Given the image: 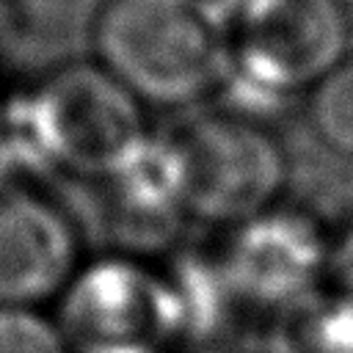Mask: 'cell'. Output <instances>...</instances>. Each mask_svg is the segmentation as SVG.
I'll list each match as a JSON object with an SVG mask.
<instances>
[{
  "instance_id": "13",
  "label": "cell",
  "mask_w": 353,
  "mask_h": 353,
  "mask_svg": "<svg viewBox=\"0 0 353 353\" xmlns=\"http://www.w3.org/2000/svg\"><path fill=\"white\" fill-rule=\"evenodd\" d=\"M0 130H3V110H0Z\"/></svg>"
},
{
  "instance_id": "12",
  "label": "cell",
  "mask_w": 353,
  "mask_h": 353,
  "mask_svg": "<svg viewBox=\"0 0 353 353\" xmlns=\"http://www.w3.org/2000/svg\"><path fill=\"white\" fill-rule=\"evenodd\" d=\"M212 3L226 14V19L234 25V30H240L279 0H212Z\"/></svg>"
},
{
  "instance_id": "11",
  "label": "cell",
  "mask_w": 353,
  "mask_h": 353,
  "mask_svg": "<svg viewBox=\"0 0 353 353\" xmlns=\"http://www.w3.org/2000/svg\"><path fill=\"white\" fill-rule=\"evenodd\" d=\"M328 284L342 295L353 298V215L331 226V254H328Z\"/></svg>"
},
{
  "instance_id": "2",
  "label": "cell",
  "mask_w": 353,
  "mask_h": 353,
  "mask_svg": "<svg viewBox=\"0 0 353 353\" xmlns=\"http://www.w3.org/2000/svg\"><path fill=\"white\" fill-rule=\"evenodd\" d=\"M28 143L52 171L108 185L154 138L152 110L91 55L50 66L22 102Z\"/></svg>"
},
{
  "instance_id": "6",
  "label": "cell",
  "mask_w": 353,
  "mask_h": 353,
  "mask_svg": "<svg viewBox=\"0 0 353 353\" xmlns=\"http://www.w3.org/2000/svg\"><path fill=\"white\" fill-rule=\"evenodd\" d=\"M331 226L292 201H281L221 232L212 251L218 273L237 306L281 312L328 284Z\"/></svg>"
},
{
  "instance_id": "5",
  "label": "cell",
  "mask_w": 353,
  "mask_h": 353,
  "mask_svg": "<svg viewBox=\"0 0 353 353\" xmlns=\"http://www.w3.org/2000/svg\"><path fill=\"white\" fill-rule=\"evenodd\" d=\"M55 303L69 353H176L190 336L168 268L105 251L83 259Z\"/></svg>"
},
{
  "instance_id": "4",
  "label": "cell",
  "mask_w": 353,
  "mask_h": 353,
  "mask_svg": "<svg viewBox=\"0 0 353 353\" xmlns=\"http://www.w3.org/2000/svg\"><path fill=\"white\" fill-rule=\"evenodd\" d=\"M353 52L345 0H279L237 30L234 69L212 105L273 124Z\"/></svg>"
},
{
  "instance_id": "10",
  "label": "cell",
  "mask_w": 353,
  "mask_h": 353,
  "mask_svg": "<svg viewBox=\"0 0 353 353\" xmlns=\"http://www.w3.org/2000/svg\"><path fill=\"white\" fill-rule=\"evenodd\" d=\"M0 353H69L44 306H0Z\"/></svg>"
},
{
  "instance_id": "9",
  "label": "cell",
  "mask_w": 353,
  "mask_h": 353,
  "mask_svg": "<svg viewBox=\"0 0 353 353\" xmlns=\"http://www.w3.org/2000/svg\"><path fill=\"white\" fill-rule=\"evenodd\" d=\"M301 113L325 152L353 160V52L303 97Z\"/></svg>"
},
{
  "instance_id": "8",
  "label": "cell",
  "mask_w": 353,
  "mask_h": 353,
  "mask_svg": "<svg viewBox=\"0 0 353 353\" xmlns=\"http://www.w3.org/2000/svg\"><path fill=\"white\" fill-rule=\"evenodd\" d=\"M268 353H353V298L323 284L270 314Z\"/></svg>"
},
{
  "instance_id": "7",
  "label": "cell",
  "mask_w": 353,
  "mask_h": 353,
  "mask_svg": "<svg viewBox=\"0 0 353 353\" xmlns=\"http://www.w3.org/2000/svg\"><path fill=\"white\" fill-rule=\"evenodd\" d=\"M69 210L36 182L0 171V306H44L83 262Z\"/></svg>"
},
{
  "instance_id": "3",
  "label": "cell",
  "mask_w": 353,
  "mask_h": 353,
  "mask_svg": "<svg viewBox=\"0 0 353 353\" xmlns=\"http://www.w3.org/2000/svg\"><path fill=\"white\" fill-rule=\"evenodd\" d=\"M190 223L218 232L287 201L290 152L273 124L207 105L165 130Z\"/></svg>"
},
{
  "instance_id": "1",
  "label": "cell",
  "mask_w": 353,
  "mask_h": 353,
  "mask_svg": "<svg viewBox=\"0 0 353 353\" xmlns=\"http://www.w3.org/2000/svg\"><path fill=\"white\" fill-rule=\"evenodd\" d=\"M237 30L212 0H99L88 55L149 110L212 105L232 69Z\"/></svg>"
}]
</instances>
